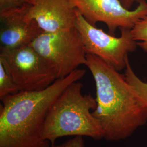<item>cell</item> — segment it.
<instances>
[{"mask_svg": "<svg viewBox=\"0 0 147 147\" xmlns=\"http://www.w3.org/2000/svg\"><path fill=\"white\" fill-rule=\"evenodd\" d=\"M87 67L96 86L97 106L92 114L107 141L124 140L147 123L143 109L125 75L101 58L87 54Z\"/></svg>", "mask_w": 147, "mask_h": 147, "instance_id": "6da1fadb", "label": "cell"}, {"mask_svg": "<svg viewBox=\"0 0 147 147\" xmlns=\"http://www.w3.org/2000/svg\"><path fill=\"white\" fill-rule=\"evenodd\" d=\"M85 74L78 69L45 89L20 91L1 100L0 147H50L42 135L48 111L64 90Z\"/></svg>", "mask_w": 147, "mask_h": 147, "instance_id": "7a4b0ae2", "label": "cell"}, {"mask_svg": "<svg viewBox=\"0 0 147 147\" xmlns=\"http://www.w3.org/2000/svg\"><path fill=\"white\" fill-rule=\"evenodd\" d=\"M79 81L70 84L54 101L47 112L42 129L45 140L55 144L65 136H86L94 140L104 138V132L91 111L97 106L91 94H82Z\"/></svg>", "mask_w": 147, "mask_h": 147, "instance_id": "3957f363", "label": "cell"}, {"mask_svg": "<svg viewBox=\"0 0 147 147\" xmlns=\"http://www.w3.org/2000/svg\"><path fill=\"white\" fill-rule=\"evenodd\" d=\"M30 45L53 69L57 79L67 77L87 62L84 45L75 27L42 32Z\"/></svg>", "mask_w": 147, "mask_h": 147, "instance_id": "277c9868", "label": "cell"}, {"mask_svg": "<svg viewBox=\"0 0 147 147\" xmlns=\"http://www.w3.org/2000/svg\"><path fill=\"white\" fill-rule=\"evenodd\" d=\"M0 63L20 91L41 90L57 79L53 69L31 45L0 48Z\"/></svg>", "mask_w": 147, "mask_h": 147, "instance_id": "5b68a950", "label": "cell"}, {"mask_svg": "<svg viewBox=\"0 0 147 147\" xmlns=\"http://www.w3.org/2000/svg\"><path fill=\"white\" fill-rule=\"evenodd\" d=\"M75 27L80 34L87 54L99 57L118 71L125 68L129 53L135 51L138 45L131 30L121 29L120 37H115L90 24L78 11Z\"/></svg>", "mask_w": 147, "mask_h": 147, "instance_id": "8992f818", "label": "cell"}, {"mask_svg": "<svg viewBox=\"0 0 147 147\" xmlns=\"http://www.w3.org/2000/svg\"><path fill=\"white\" fill-rule=\"evenodd\" d=\"M76 9L90 24L104 22L115 36L118 28L131 30L137 22L147 16L146 0H137L134 10L126 9L119 0H70Z\"/></svg>", "mask_w": 147, "mask_h": 147, "instance_id": "52a82bcc", "label": "cell"}, {"mask_svg": "<svg viewBox=\"0 0 147 147\" xmlns=\"http://www.w3.org/2000/svg\"><path fill=\"white\" fill-rule=\"evenodd\" d=\"M76 11L70 0H28L25 18L52 33L75 27Z\"/></svg>", "mask_w": 147, "mask_h": 147, "instance_id": "ba28073f", "label": "cell"}, {"mask_svg": "<svg viewBox=\"0 0 147 147\" xmlns=\"http://www.w3.org/2000/svg\"><path fill=\"white\" fill-rule=\"evenodd\" d=\"M26 4L0 11V48L11 49L30 45L42 33L36 21L26 19Z\"/></svg>", "mask_w": 147, "mask_h": 147, "instance_id": "9c48e42d", "label": "cell"}, {"mask_svg": "<svg viewBox=\"0 0 147 147\" xmlns=\"http://www.w3.org/2000/svg\"><path fill=\"white\" fill-rule=\"evenodd\" d=\"M125 77L131 86L140 101L147 121V82L142 81L134 71L129 58L126 60Z\"/></svg>", "mask_w": 147, "mask_h": 147, "instance_id": "30bf717a", "label": "cell"}, {"mask_svg": "<svg viewBox=\"0 0 147 147\" xmlns=\"http://www.w3.org/2000/svg\"><path fill=\"white\" fill-rule=\"evenodd\" d=\"M20 92L13 79L2 64L0 63V99L2 100L9 95L15 94Z\"/></svg>", "mask_w": 147, "mask_h": 147, "instance_id": "8fae6325", "label": "cell"}, {"mask_svg": "<svg viewBox=\"0 0 147 147\" xmlns=\"http://www.w3.org/2000/svg\"><path fill=\"white\" fill-rule=\"evenodd\" d=\"M131 32L137 45L147 51V16L137 22Z\"/></svg>", "mask_w": 147, "mask_h": 147, "instance_id": "7c38bea8", "label": "cell"}, {"mask_svg": "<svg viewBox=\"0 0 147 147\" xmlns=\"http://www.w3.org/2000/svg\"><path fill=\"white\" fill-rule=\"evenodd\" d=\"M27 2L28 0H0V11L20 8Z\"/></svg>", "mask_w": 147, "mask_h": 147, "instance_id": "4fadbf2b", "label": "cell"}, {"mask_svg": "<svg viewBox=\"0 0 147 147\" xmlns=\"http://www.w3.org/2000/svg\"><path fill=\"white\" fill-rule=\"evenodd\" d=\"M50 147H85V146L82 136H74L61 144H51Z\"/></svg>", "mask_w": 147, "mask_h": 147, "instance_id": "5bb4252c", "label": "cell"}, {"mask_svg": "<svg viewBox=\"0 0 147 147\" xmlns=\"http://www.w3.org/2000/svg\"><path fill=\"white\" fill-rule=\"evenodd\" d=\"M121 3L127 9L130 10L132 5L137 0H119Z\"/></svg>", "mask_w": 147, "mask_h": 147, "instance_id": "9a60e30c", "label": "cell"}]
</instances>
